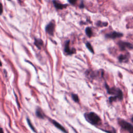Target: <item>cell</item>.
Returning <instances> with one entry per match:
<instances>
[{"label":"cell","instance_id":"1","mask_svg":"<svg viewBox=\"0 0 133 133\" xmlns=\"http://www.w3.org/2000/svg\"><path fill=\"white\" fill-rule=\"evenodd\" d=\"M86 120L92 125H97L101 123L100 117L95 113L91 112L86 113L84 115Z\"/></svg>","mask_w":133,"mask_h":133},{"label":"cell","instance_id":"2","mask_svg":"<svg viewBox=\"0 0 133 133\" xmlns=\"http://www.w3.org/2000/svg\"><path fill=\"white\" fill-rule=\"evenodd\" d=\"M106 87L107 88V91L108 93L109 94L111 95H115L114 96L118 97L119 98V100H121L123 99V93L121 90H120L119 88H116L115 87H112V88H110L107 84H106Z\"/></svg>","mask_w":133,"mask_h":133},{"label":"cell","instance_id":"3","mask_svg":"<svg viewBox=\"0 0 133 133\" xmlns=\"http://www.w3.org/2000/svg\"><path fill=\"white\" fill-rule=\"evenodd\" d=\"M119 124L123 129L127 130L129 133H133V126L129 123L123 120H119Z\"/></svg>","mask_w":133,"mask_h":133},{"label":"cell","instance_id":"4","mask_svg":"<svg viewBox=\"0 0 133 133\" xmlns=\"http://www.w3.org/2000/svg\"><path fill=\"white\" fill-rule=\"evenodd\" d=\"M118 45L119 46V48L121 51H124L126 49H133V46L131 44L128 43V42H125L122 41H120L118 43Z\"/></svg>","mask_w":133,"mask_h":133},{"label":"cell","instance_id":"5","mask_svg":"<svg viewBox=\"0 0 133 133\" xmlns=\"http://www.w3.org/2000/svg\"><path fill=\"white\" fill-rule=\"evenodd\" d=\"M55 24L53 22H51L46 27L45 30L46 32L50 35H53L55 30Z\"/></svg>","mask_w":133,"mask_h":133},{"label":"cell","instance_id":"6","mask_svg":"<svg viewBox=\"0 0 133 133\" xmlns=\"http://www.w3.org/2000/svg\"><path fill=\"white\" fill-rule=\"evenodd\" d=\"M69 43H70L69 41H67L66 43L65 46V52L66 53V54L70 55L75 53V50L74 49H70Z\"/></svg>","mask_w":133,"mask_h":133},{"label":"cell","instance_id":"7","mask_svg":"<svg viewBox=\"0 0 133 133\" xmlns=\"http://www.w3.org/2000/svg\"><path fill=\"white\" fill-rule=\"evenodd\" d=\"M123 35V34L121 33H119V32H113L110 33H108V34H106V37L107 38H109L114 39L116 38L120 37L122 36Z\"/></svg>","mask_w":133,"mask_h":133},{"label":"cell","instance_id":"8","mask_svg":"<svg viewBox=\"0 0 133 133\" xmlns=\"http://www.w3.org/2000/svg\"><path fill=\"white\" fill-rule=\"evenodd\" d=\"M50 120L51 121L52 123L57 128H58L59 129H60L61 131H63L65 133H67V131L66 130V129L64 128V127H63L60 124H59V123H58L57 121H56L55 120H51L50 119Z\"/></svg>","mask_w":133,"mask_h":133},{"label":"cell","instance_id":"9","mask_svg":"<svg viewBox=\"0 0 133 133\" xmlns=\"http://www.w3.org/2000/svg\"><path fill=\"white\" fill-rule=\"evenodd\" d=\"M35 113H36V115L37 116V117H38L40 119H44V118H45V114H44V113L43 112L41 108H37L36 109Z\"/></svg>","mask_w":133,"mask_h":133},{"label":"cell","instance_id":"10","mask_svg":"<svg viewBox=\"0 0 133 133\" xmlns=\"http://www.w3.org/2000/svg\"><path fill=\"white\" fill-rule=\"evenodd\" d=\"M53 3H54V6L55 7L56 9H58V10H62L64 8L66 7V5H65V4H62L61 3H60L59 2H58V1H55V0H54V1H53Z\"/></svg>","mask_w":133,"mask_h":133},{"label":"cell","instance_id":"11","mask_svg":"<svg viewBox=\"0 0 133 133\" xmlns=\"http://www.w3.org/2000/svg\"><path fill=\"white\" fill-rule=\"evenodd\" d=\"M34 44L35 45L38 49H41L43 45V42L42 40L39 39V38H36L35 39L34 41Z\"/></svg>","mask_w":133,"mask_h":133},{"label":"cell","instance_id":"12","mask_svg":"<svg viewBox=\"0 0 133 133\" xmlns=\"http://www.w3.org/2000/svg\"><path fill=\"white\" fill-rule=\"evenodd\" d=\"M119 60L120 62H127L128 61V58L126 56L121 55L119 57Z\"/></svg>","mask_w":133,"mask_h":133},{"label":"cell","instance_id":"13","mask_svg":"<svg viewBox=\"0 0 133 133\" xmlns=\"http://www.w3.org/2000/svg\"><path fill=\"white\" fill-rule=\"evenodd\" d=\"M85 32H86V35L88 36V37H91L93 35V32H92V30L91 29V28L90 27H87L86 28V30H85Z\"/></svg>","mask_w":133,"mask_h":133},{"label":"cell","instance_id":"14","mask_svg":"<svg viewBox=\"0 0 133 133\" xmlns=\"http://www.w3.org/2000/svg\"><path fill=\"white\" fill-rule=\"evenodd\" d=\"M86 47L89 50V51L92 52V53H94V50H93V47L92 46L91 44L90 43H87L86 44Z\"/></svg>","mask_w":133,"mask_h":133},{"label":"cell","instance_id":"15","mask_svg":"<svg viewBox=\"0 0 133 133\" xmlns=\"http://www.w3.org/2000/svg\"><path fill=\"white\" fill-rule=\"evenodd\" d=\"M27 122L28 123V125H29V127H30V128L34 131V132H36V129H35V128L34 127V126L32 125V124H31V122L30 121V120L29 119H27Z\"/></svg>","mask_w":133,"mask_h":133},{"label":"cell","instance_id":"16","mask_svg":"<svg viewBox=\"0 0 133 133\" xmlns=\"http://www.w3.org/2000/svg\"><path fill=\"white\" fill-rule=\"evenodd\" d=\"M71 96H72V98L73 99V100L75 102L78 103L79 101V97H78V96L77 95H76V94H72Z\"/></svg>","mask_w":133,"mask_h":133},{"label":"cell","instance_id":"17","mask_svg":"<svg viewBox=\"0 0 133 133\" xmlns=\"http://www.w3.org/2000/svg\"><path fill=\"white\" fill-rule=\"evenodd\" d=\"M108 25L107 23H105V22H101V21H98L97 23V25L98 26H100V27H104V26H107Z\"/></svg>","mask_w":133,"mask_h":133},{"label":"cell","instance_id":"18","mask_svg":"<svg viewBox=\"0 0 133 133\" xmlns=\"http://www.w3.org/2000/svg\"><path fill=\"white\" fill-rule=\"evenodd\" d=\"M76 1H77V0H68V2H69L70 4H72V5L75 4L76 3Z\"/></svg>","mask_w":133,"mask_h":133},{"label":"cell","instance_id":"19","mask_svg":"<svg viewBox=\"0 0 133 133\" xmlns=\"http://www.w3.org/2000/svg\"><path fill=\"white\" fill-rule=\"evenodd\" d=\"M1 14H2V12H3V6H2V4L1 5Z\"/></svg>","mask_w":133,"mask_h":133},{"label":"cell","instance_id":"20","mask_svg":"<svg viewBox=\"0 0 133 133\" xmlns=\"http://www.w3.org/2000/svg\"><path fill=\"white\" fill-rule=\"evenodd\" d=\"M1 133H4L3 132V129L2 128H1Z\"/></svg>","mask_w":133,"mask_h":133},{"label":"cell","instance_id":"21","mask_svg":"<svg viewBox=\"0 0 133 133\" xmlns=\"http://www.w3.org/2000/svg\"><path fill=\"white\" fill-rule=\"evenodd\" d=\"M9 1H10V0H9Z\"/></svg>","mask_w":133,"mask_h":133}]
</instances>
